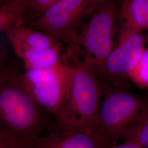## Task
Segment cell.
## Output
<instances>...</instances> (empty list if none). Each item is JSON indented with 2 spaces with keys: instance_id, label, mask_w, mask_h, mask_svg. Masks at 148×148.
<instances>
[{
  "instance_id": "6da1fadb",
  "label": "cell",
  "mask_w": 148,
  "mask_h": 148,
  "mask_svg": "<svg viewBox=\"0 0 148 148\" xmlns=\"http://www.w3.org/2000/svg\"><path fill=\"white\" fill-rule=\"evenodd\" d=\"M18 69L7 64L0 73V138L28 148L49 129L45 110L22 87Z\"/></svg>"
},
{
  "instance_id": "7a4b0ae2",
  "label": "cell",
  "mask_w": 148,
  "mask_h": 148,
  "mask_svg": "<svg viewBox=\"0 0 148 148\" xmlns=\"http://www.w3.org/2000/svg\"><path fill=\"white\" fill-rule=\"evenodd\" d=\"M75 69L69 97L57 119L56 126L98 132L101 86L90 66L84 62Z\"/></svg>"
},
{
  "instance_id": "3957f363",
  "label": "cell",
  "mask_w": 148,
  "mask_h": 148,
  "mask_svg": "<svg viewBox=\"0 0 148 148\" xmlns=\"http://www.w3.org/2000/svg\"><path fill=\"white\" fill-rule=\"evenodd\" d=\"M119 4L99 1L89 21L79 34L78 45L85 53L84 62L97 79H105L106 59L113 49V35Z\"/></svg>"
},
{
  "instance_id": "277c9868",
  "label": "cell",
  "mask_w": 148,
  "mask_h": 148,
  "mask_svg": "<svg viewBox=\"0 0 148 148\" xmlns=\"http://www.w3.org/2000/svg\"><path fill=\"white\" fill-rule=\"evenodd\" d=\"M75 70L62 63L49 69H27L19 80L37 105L57 119L69 97Z\"/></svg>"
},
{
  "instance_id": "5b68a950",
  "label": "cell",
  "mask_w": 148,
  "mask_h": 148,
  "mask_svg": "<svg viewBox=\"0 0 148 148\" xmlns=\"http://www.w3.org/2000/svg\"><path fill=\"white\" fill-rule=\"evenodd\" d=\"M101 88L104 96L99 108L97 131L111 145H115L127 127L148 110L147 101L127 88Z\"/></svg>"
},
{
  "instance_id": "8992f818",
  "label": "cell",
  "mask_w": 148,
  "mask_h": 148,
  "mask_svg": "<svg viewBox=\"0 0 148 148\" xmlns=\"http://www.w3.org/2000/svg\"><path fill=\"white\" fill-rule=\"evenodd\" d=\"M99 0H58L42 15L24 24L56 41L78 45L79 28L85 16H90Z\"/></svg>"
},
{
  "instance_id": "52a82bcc",
  "label": "cell",
  "mask_w": 148,
  "mask_h": 148,
  "mask_svg": "<svg viewBox=\"0 0 148 148\" xmlns=\"http://www.w3.org/2000/svg\"><path fill=\"white\" fill-rule=\"evenodd\" d=\"M145 47L143 33L119 35L118 46L106 59V78L109 87L128 89V74L140 58Z\"/></svg>"
},
{
  "instance_id": "ba28073f",
  "label": "cell",
  "mask_w": 148,
  "mask_h": 148,
  "mask_svg": "<svg viewBox=\"0 0 148 148\" xmlns=\"http://www.w3.org/2000/svg\"><path fill=\"white\" fill-rule=\"evenodd\" d=\"M111 145L98 132L54 126L37 138L32 148H108Z\"/></svg>"
},
{
  "instance_id": "9c48e42d",
  "label": "cell",
  "mask_w": 148,
  "mask_h": 148,
  "mask_svg": "<svg viewBox=\"0 0 148 148\" xmlns=\"http://www.w3.org/2000/svg\"><path fill=\"white\" fill-rule=\"evenodd\" d=\"M5 32L18 57L28 51L47 49L57 42L52 37L32 30L22 21L12 25Z\"/></svg>"
},
{
  "instance_id": "30bf717a",
  "label": "cell",
  "mask_w": 148,
  "mask_h": 148,
  "mask_svg": "<svg viewBox=\"0 0 148 148\" xmlns=\"http://www.w3.org/2000/svg\"><path fill=\"white\" fill-rule=\"evenodd\" d=\"M116 20L121 22L119 35L143 33L148 28V0H125L119 5Z\"/></svg>"
},
{
  "instance_id": "8fae6325",
  "label": "cell",
  "mask_w": 148,
  "mask_h": 148,
  "mask_svg": "<svg viewBox=\"0 0 148 148\" xmlns=\"http://www.w3.org/2000/svg\"><path fill=\"white\" fill-rule=\"evenodd\" d=\"M61 43L57 42L51 47L39 51H28L18 57L23 60L25 70L47 69L61 64Z\"/></svg>"
},
{
  "instance_id": "7c38bea8",
  "label": "cell",
  "mask_w": 148,
  "mask_h": 148,
  "mask_svg": "<svg viewBox=\"0 0 148 148\" xmlns=\"http://www.w3.org/2000/svg\"><path fill=\"white\" fill-rule=\"evenodd\" d=\"M126 142L135 143L141 148H148V111L145 110L122 134Z\"/></svg>"
},
{
  "instance_id": "4fadbf2b",
  "label": "cell",
  "mask_w": 148,
  "mask_h": 148,
  "mask_svg": "<svg viewBox=\"0 0 148 148\" xmlns=\"http://www.w3.org/2000/svg\"><path fill=\"white\" fill-rule=\"evenodd\" d=\"M25 0L6 1L0 8V33L12 25L23 22Z\"/></svg>"
},
{
  "instance_id": "5bb4252c",
  "label": "cell",
  "mask_w": 148,
  "mask_h": 148,
  "mask_svg": "<svg viewBox=\"0 0 148 148\" xmlns=\"http://www.w3.org/2000/svg\"><path fill=\"white\" fill-rule=\"evenodd\" d=\"M128 77L140 88L148 87V50L147 48L143 49L139 60L130 71Z\"/></svg>"
},
{
  "instance_id": "9a60e30c",
  "label": "cell",
  "mask_w": 148,
  "mask_h": 148,
  "mask_svg": "<svg viewBox=\"0 0 148 148\" xmlns=\"http://www.w3.org/2000/svg\"><path fill=\"white\" fill-rule=\"evenodd\" d=\"M58 1V0H25L23 23L36 19Z\"/></svg>"
},
{
  "instance_id": "2e32d148",
  "label": "cell",
  "mask_w": 148,
  "mask_h": 148,
  "mask_svg": "<svg viewBox=\"0 0 148 148\" xmlns=\"http://www.w3.org/2000/svg\"><path fill=\"white\" fill-rule=\"evenodd\" d=\"M0 148H28L0 138Z\"/></svg>"
},
{
  "instance_id": "e0dca14e",
  "label": "cell",
  "mask_w": 148,
  "mask_h": 148,
  "mask_svg": "<svg viewBox=\"0 0 148 148\" xmlns=\"http://www.w3.org/2000/svg\"><path fill=\"white\" fill-rule=\"evenodd\" d=\"M108 148H142L140 146L135 143L129 142H125V143L119 144V145H112Z\"/></svg>"
},
{
  "instance_id": "ac0fdd59",
  "label": "cell",
  "mask_w": 148,
  "mask_h": 148,
  "mask_svg": "<svg viewBox=\"0 0 148 148\" xmlns=\"http://www.w3.org/2000/svg\"><path fill=\"white\" fill-rule=\"evenodd\" d=\"M6 54L5 53V51L2 50L0 47V73L4 69L7 64V58H6Z\"/></svg>"
},
{
  "instance_id": "d6986e66",
  "label": "cell",
  "mask_w": 148,
  "mask_h": 148,
  "mask_svg": "<svg viewBox=\"0 0 148 148\" xmlns=\"http://www.w3.org/2000/svg\"><path fill=\"white\" fill-rule=\"evenodd\" d=\"M5 1H1V0H0V8L5 5Z\"/></svg>"
}]
</instances>
